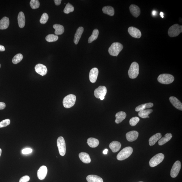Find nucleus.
I'll return each instance as SVG.
<instances>
[{
  "instance_id": "cd10ccee",
  "label": "nucleus",
  "mask_w": 182,
  "mask_h": 182,
  "mask_svg": "<svg viewBox=\"0 0 182 182\" xmlns=\"http://www.w3.org/2000/svg\"><path fill=\"white\" fill-rule=\"evenodd\" d=\"M53 27L55 29L54 33L56 35H61L64 32V26L58 24H55L53 26Z\"/></svg>"
},
{
  "instance_id": "a211bd4d",
  "label": "nucleus",
  "mask_w": 182,
  "mask_h": 182,
  "mask_svg": "<svg viewBox=\"0 0 182 182\" xmlns=\"http://www.w3.org/2000/svg\"><path fill=\"white\" fill-rule=\"evenodd\" d=\"M121 145L119 142L113 141L110 143L109 147L113 153H116L120 149Z\"/></svg>"
},
{
  "instance_id": "5701e85b",
  "label": "nucleus",
  "mask_w": 182,
  "mask_h": 182,
  "mask_svg": "<svg viewBox=\"0 0 182 182\" xmlns=\"http://www.w3.org/2000/svg\"><path fill=\"white\" fill-rule=\"evenodd\" d=\"M10 24L9 18L6 17H3L0 20V29H7Z\"/></svg>"
},
{
  "instance_id": "f704fd0d",
  "label": "nucleus",
  "mask_w": 182,
  "mask_h": 182,
  "mask_svg": "<svg viewBox=\"0 0 182 182\" xmlns=\"http://www.w3.org/2000/svg\"><path fill=\"white\" fill-rule=\"evenodd\" d=\"M74 10V8L71 4H70L69 3H68L66 4L65 8L64 10V13L68 14L70 12H73Z\"/></svg>"
},
{
  "instance_id": "dca6fc26",
  "label": "nucleus",
  "mask_w": 182,
  "mask_h": 182,
  "mask_svg": "<svg viewBox=\"0 0 182 182\" xmlns=\"http://www.w3.org/2000/svg\"><path fill=\"white\" fill-rule=\"evenodd\" d=\"M169 100L172 104L176 108L180 110H182V104L178 99L174 96H171Z\"/></svg>"
},
{
  "instance_id": "4468645a",
  "label": "nucleus",
  "mask_w": 182,
  "mask_h": 182,
  "mask_svg": "<svg viewBox=\"0 0 182 182\" xmlns=\"http://www.w3.org/2000/svg\"><path fill=\"white\" fill-rule=\"evenodd\" d=\"M138 136V132L135 131H129L126 135L127 140L129 142H133L136 140Z\"/></svg>"
},
{
  "instance_id": "b1692460",
  "label": "nucleus",
  "mask_w": 182,
  "mask_h": 182,
  "mask_svg": "<svg viewBox=\"0 0 182 182\" xmlns=\"http://www.w3.org/2000/svg\"><path fill=\"white\" fill-rule=\"evenodd\" d=\"M79 157L83 163L86 164H89L90 163L91 159L90 155L86 153H81L79 154Z\"/></svg>"
},
{
  "instance_id": "7c9ffc66",
  "label": "nucleus",
  "mask_w": 182,
  "mask_h": 182,
  "mask_svg": "<svg viewBox=\"0 0 182 182\" xmlns=\"http://www.w3.org/2000/svg\"><path fill=\"white\" fill-rule=\"evenodd\" d=\"M153 112L152 109H149L139 111L138 115L139 117L142 118H147L149 115Z\"/></svg>"
},
{
  "instance_id": "0eeeda50",
  "label": "nucleus",
  "mask_w": 182,
  "mask_h": 182,
  "mask_svg": "<svg viewBox=\"0 0 182 182\" xmlns=\"http://www.w3.org/2000/svg\"><path fill=\"white\" fill-rule=\"evenodd\" d=\"M164 155L162 153H159L155 155L151 159L149 165L151 167L156 166L162 162L164 159Z\"/></svg>"
},
{
  "instance_id": "a19ab883",
  "label": "nucleus",
  "mask_w": 182,
  "mask_h": 182,
  "mask_svg": "<svg viewBox=\"0 0 182 182\" xmlns=\"http://www.w3.org/2000/svg\"><path fill=\"white\" fill-rule=\"evenodd\" d=\"M30 177L28 175L23 176L19 180V182H27L29 181Z\"/></svg>"
},
{
  "instance_id": "20e7f679",
  "label": "nucleus",
  "mask_w": 182,
  "mask_h": 182,
  "mask_svg": "<svg viewBox=\"0 0 182 182\" xmlns=\"http://www.w3.org/2000/svg\"><path fill=\"white\" fill-rule=\"evenodd\" d=\"M139 68L138 64L137 62H133L128 71L129 77L133 79L136 78L139 74Z\"/></svg>"
},
{
  "instance_id": "2f4dec72",
  "label": "nucleus",
  "mask_w": 182,
  "mask_h": 182,
  "mask_svg": "<svg viewBox=\"0 0 182 182\" xmlns=\"http://www.w3.org/2000/svg\"><path fill=\"white\" fill-rule=\"evenodd\" d=\"M99 31L98 29H94L93 30L92 35L88 38V43H90L94 40H96L98 38Z\"/></svg>"
},
{
  "instance_id": "bb28decb",
  "label": "nucleus",
  "mask_w": 182,
  "mask_h": 182,
  "mask_svg": "<svg viewBox=\"0 0 182 182\" xmlns=\"http://www.w3.org/2000/svg\"><path fill=\"white\" fill-rule=\"evenodd\" d=\"M153 106V103H146V104H141L137 107L135 109V111L137 112H139V111L145 110L146 109L151 108Z\"/></svg>"
},
{
  "instance_id": "423d86ee",
  "label": "nucleus",
  "mask_w": 182,
  "mask_h": 182,
  "mask_svg": "<svg viewBox=\"0 0 182 182\" xmlns=\"http://www.w3.org/2000/svg\"><path fill=\"white\" fill-rule=\"evenodd\" d=\"M182 32V26L178 24H175L170 27L168 31V34L170 37H176Z\"/></svg>"
},
{
  "instance_id": "aec40b11",
  "label": "nucleus",
  "mask_w": 182,
  "mask_h": 182,
  "mask_svg": "<svg viewBox=\"0 0 182 182\" xmlns=\"http://www.w3.org/2000/svg\"><path fill=\"white\" fill-rule=\"evenodd\" d=\"M18 25L20 28H22L24 27L25 23V15L23 12H19L18 16Z\"/></svg>"
},
{
  "instance_id": "f3484780",
  "label": "nucleus",
  "mask_w": 182,
  "mask_h": 182,
  "mask_svg": "<svg viewBox=\"0 0 182 182\" xmlns=\"http://www.w3.org/2000/svg\"><path fill=\"white\" fill-rule=\"evenodd\" d=\"M129 10L132 15L135 17H138L140 15V9L136 5H131L129 7Z\"/></svg>"
},
{
  "instance_id": "f8f14e48",
  "label": "nucleus",
  "mask_w": 182,
  "mask_h": 182,
  "mask_svg": "<svg viewBox=\"0 0 182 182\" xmlns=\"http://www.w3.org/2000/svg\"><path fill=\"white\" fill-rule=\"evenodd\" d=\"M48 170L46 166H42L38 170L37 175L38 179L42 180L45 179L47 174Z\"/></svg>"
},
{
  "instance_id": "72a5a7b5",
  "label": "nucleus",
  "mask_w": 182,
  "mask_h": 182,
  "mask_svg": "<svg viewBox=\"0 0 182 182\" xmlns=\"http://www.w3.org/2000/svg\"><path fill=\"white\" fill-rule=\"evenodd\" d=\"M23 58V56L21 54H18L14 56L12 62L14 64H17L21 62Z\"/></svg>"
},
{
  "instance_id": "a878e982",
  "label": "nucleus",
  "mask_w": 182,
  "mask_h": 182,
  "mask_svg": "<svg viewBox=\"0 0 182 182\" xmlns=\"http://www.w3.org/2000/svg\"><path fill=\"white\" fill-rule=\"evenodd\" d=\"M86 180L88 182H103L102 178L96 175H89L86 177Z\"/></svg>"
},
{
  "instance_id": "a18cd8bd",
  "label": "nucleus",
  "mask_w": 182,
  "mask_h": 182,
  "mask_svg": "<svg viewBox=\"0 0 182 182\" xmlns=\"http://www.w3.org/2000/svg\"><path fill=\"white\" fill-rule=\"evenodd\" d=\"M108 149H106L104 150V151H103V153L105 155L107 154V153H108Z\"/></svg>"
},
{
  "instance_id": "2eb2a0df",
  "label": "nucleus",
  "mask_w": 182,
  "mask_h": 182,
  "mask_svg": "<svg viewBox=\"0 0 182 182\" xmlns=\"http://www.w3.org/2000/svg\"><path fill=\"white\" fill-rule=\"evenodd\" d=\"M99 74L98 69L94 68L91 69L89 74V78L90 81L94 83L96 81Z\"/></svg>"
},
{
  "instance_id": "6ab92c4d",
  "label": "nucleus",
  "mask_w": 182,
  "mask_h": 182,
  "mask_svg": "<svg viewBox=\"0 0 182 182\" xmlns=\"http://www.w3.org/2000/svg\"><path fill=\"white\" fill-rule=\"evenodd\" d=\"M83 31L84 28L82 27H79L77 30L76 33L75 34L74 40V43L76 44H78Z\"/></svg>"
},
{
  "instance_id": "603ef678",
  "label": "nucleus",
  "mask_w": 182,
  "mask_h": 182,
  "mask_svg": "<svg viewBox=\"0 0 182 182\" xmlns=\"http://www.w3.org/2000/svg\"><path fill=\"white\" fill-rule=\"evenodd\" d=\"M143 182L140 181V182Z\"/></svg>"
},
{
  "instance_id": "c9c22d12",
  "label": "nucleus",
  "mask_w": 182,
  "mask_h": 182,
  "mask_svg": "<svg viewBox=\"0 0 182 182\" xmlns=\"http://www.w3.org/2000/svg\"><path fill=\"white\" fill-rule=\"evenodd\" d=\"M30 5L32 9H36L39 7L40 3L38 0H31L30 1Z\"/></svg>"
},
{
  "instance_id": "1a4fd4ad",
  "label": "nucleus",
  "mask_w": 182,
  "mask_h": 182,
  "mask_svg": "<svg viewBox=\"0 0 182 182\" xmlns=\"http://www.w3.org/2000/svg\"><path fill=\"white\" fill-rule=\"evenodd\" d=\"M107 92L106 87L103 86H100L95 90L94 95L95 97L98 99H100L101 100H104L105 96Z\"/></svg>"
},
{
  "instance_id": "8fccbe9b",
  "label": "nucleus",
  "mask_w": 182,
  "mask_h": 182,
  "mask_svg": "<svg viewBox=\"0 0 182 182\" xmlns=\"http://www.w3.org/2000/svg\"><path fill=\"white\" fill-rule=\"evenodd\" d=\"M147 118H149V116H148L147 117Z\"/></svg>"
},
{
  "instance_id": "c85d7f7f",
  "label": "nucleus",
  "mask_w": 182,
  "mask_h": 182,
  "mask_svg": "<svg viewBox=\"0 0 182 182\" xmlns=\"http://www.w3.org/2000/svg\"><path fill=\"white\" fill-rule=\"evenodd\" d=\"M87 143L90 147L95 148L99 145V141L96 139L93 138H90L88 139Z\"/></svg>"
},
{
  "instance_id": "f257e3e1",
  "label": "nucleus",
  "mask_w": 182,
  "mask_h": 182,
  "mask_svg": "<svg viewBox=\"0 0 182 182\" xmlns=\"http://www.w3.org/2000/svg\"><path fill=\"white\" fill-rule=\"evenodd\" d=\"M123 46L118 42L113 43L109 48L108 52L111 55L117 56L123 49Z\"/></svg>"
},
{
  "instance_id": "412c9836",
  "label": "nucleus",
  "mask_w": 182,
  "mask_h": 182,
  "mask_svg": "<svg viewBox=\"0 0 182 182\" xmlns=\"http://www.w3.org/2000/svg\"><path fill=\"white\" fill-rule=\"evenodd\" d=\"M126 113L123 112V111H120V112L117 113L115 115V117H116V120H115V123L117 124H119V123L122 122L126 118Z\"/></svg>"
},
{
  "instance_id": "9d476101",
  "label": "nucleus",
  "mask_w": 182,
  "mask_h": 182,
  "mask_svg": "<svg viewBox=\"0 0 182 182\" xmlns=\"http://www.w3.org/2000/svg\"><path fill=\"white\" fill-rule=\"evenodd\" d=\"M181 168V162L179 161H175L172 167L170 175L172 178L177 177L179 174L180 170Z\"/></svg>"
},
{
  "instance_id": "de8ad7c7",
  "label": "nucleus",
  "mask_w": 182,
  "mask_h": 182,
  "mask_svg": "<svg viewBox=\"0 0 182 182\" xmlns=\"http://www.w3.org/2000/svg\"><path fill=\"white\" fill-rule=\"evenodd\" d=\"M164 14L163 12H161L160 13V16H161V17L162 18H164Z\"/></svg>"
},
{
  "instance_id": "9b49d317",
  "label": "nucleus",
  "mask_w": 182,
  "mask_h": 182,
  "mask_svg": "<svg viewBox=\"0 0 182 182\" xmlns=\"http://www.w3.org/2000/svg\"><path fill=\"white\" fill-rule=\"evenodd\" d=\"M35 70L36 73L42 76L45 75L47 73V69L44 65L41 64H36L35 66Z\"/></svg>"
},
{
  "instance_id": "c03bdc74",
  "label": "nucleus",
  "mask_w": 182,
  "mask_h": 182,
  "mask_svg": "<svg viewBox=\"0 0 182 182\" xmlns=\"http://www.w3.org/2000/svg\"><path fill=\"white\" fill-rule=\"evenodd\" d=\"M5 50V48L4 46L0 44V51H4Z\"/></svg>"
},
{
  "instance_id": "3c124183",
  "label": "nucleus",
  "mask_w": 182,
  "mask_h": 182,
  "mask_svg": "<svg viewBox=\"0 0 182 182\" xmlns=\"http://www.w3.org/2000/svg\"><path fill=\"white\" fill-rule=\"evenodd\" d=\"M1 64H0V68H1Z\"/></svg>"
},
{
  "instance_id": "58836bf2",
  "label": "nucleus",
  "mask_w": 182,
  "mask_h": 182,
  "mask_svg": "<svg viewBox=\"0 0 182 182\" xmlns=\"http://www.w3.org/2000/svg\"><path fill=\"white\" fill-rule=\"evenodd\" d=\"M10 123V120L9 119H6L0 122V128L5 127L8 126Z\"/></svg>"
},
{
  "instance_id": "c756f323",
  "label": "nucleus",
  "mask_w": 182,
  "mask_h": 182,
  "mask_svg": "<svg viewBox=\"0 0 182 182\" xmlns=\"http://www.w3.org/2000/svg\"><path fill=\"white\" fill-rule=\"evenodd\" d=\"M102 11L104 14L110 16H114V9L111 6H105L103 8Z\"/></svg>"
},
{
  "instance_id": "f03ea898",
  "label": "nucleus",
  "mask_w": 182,
  "mask_h": 182,
  "mask_svg": "<svg viewBox=\"0 0 182 182\" xmlns=\"http://www.w3.org/2000/svg\"><path fill=\"white\" fill-rule=\"evenodd\" d=\"M133 152V149L131 147H127L123 149L117 156V159L119 161H122L130 156Z\"/></svg>"
},
{
  "instance_id": "37998d69",
  "label": "nucleus",
  "mask_w": 182,
  "mask_h": 182,
  "mask_svg": "<svg viewBox=\"0 0 182 182\" xmlns=\"http://www.w3.org/2000/svg\"><path fill=\"white\" fill-rule=\"evenodd\" d=\"M56 5H60L61 3V0H55L54 1Z\"/></svg>"
},
{
  "instance_id": "7ed1b4c3",
  "label": "nucleus",
  "mask_w": 182,
  "mask_h": 182,
  "mask_svg": "<svg viewBox=\"0 0 182 182\" xmlns=\"http://www.w3.org/2000/svg\"><path fill=\"white\" fill-rule=\"evenodd\" d=\"M75 95L70 94L66 96L63 101V105L65 108H69L74 106L76 101Z\"/></svg>"
},
{
  "instance_id": "e433bc0d",
  "label": "nucleus",
  "mask_w": 182,
  "mask_h": 182,
  "mask_svg": "<svg viewBox=\"0 0 182 182\" xmlns=\"http://www.w3.org/2000/svg\"><path fill=\"white\" fill-rule=\"evenodd\" d=\"M140 119L137 117H133L129 120V124L131 126H135L139 122Z\"/></svg>"
},
{
  "instance_id": "ddd939ff",
  "label": "nucleus",
  "mask_w": 182,
  "mask_h": 182,
  "mask_svg": "<svg viewBox=\"0 0 182 182\" xmlns=\"http://www.w3.org/2000/svg\"><path fill=\"white\" fill-rule=\"evenodd\" d=\"M128 31L129 34L133 37L140 38L141 37V32L136 28L133 27H129L128 28Z\"/></svg>"
},
{
  "instance_id": "4c0bfd02",
  "label": "nucleus",
  "mask_w": 182,
  "mask_h": 182,
  "mask_svg": "<svg viewBox=\"0 0 182 182\" xmlns=\"http://www.w3.org/2000/svg\"><path fill=\"white\" fill-rule=\"evenodd\" d=\"M49 19V16L46 13H44L42 15L40 19V23L44 24L47 22Z\"/></svg>"
},
{
  "instance_id": "6e6552de",
  "label": "nucleus",
  "mask_w": 182,
  "mask_h": 182,
  "mask_svg": "<svg viewBox=\"0 0 182 182\" xmlns=\"http://www.w3.org/2000/svg\"><path fill=\"white\" fill-rule=\"evenodd\" d=\"M57 143L60 155L64 156L65 155L66 151V142L64 138L61 136L58 137Z\"/></svg>"
},
{
  "instance_id": "393cba45",
  "label": "nucleus",
  "mask_w": 182,
  "mask_h": 182,
  "mask_svg": "<svg viewBox=\"0 0 182 182\" xmlns=\"http://www.w3.org/2000/svg\"><path fill=\"white\" fill-rule=\"evenodd\" d=\"M172 137V135L171 133H167L165 136L160 139L158 141V144L159 145H163L168 142L169 141Z\"/></svg>"
},
{
  "instance_id": "09e8293b",
  "label": "nucleus",
  "mask_w": 182,
  "mask_h": 182,
  "mask_svg": "<svg viewBox=\"0 0 182 182\" xmlns=\"http://www.w3.org/2000/svg\"><path fill=\"white\" fill-rule=\"evenodd\" d=\"M2 153V150L1 148H0V157H1Z\"/></svg>"
},
{
  "instance_id": "79ce46f5",
  "label": "nucleus",
  "mask_w": 182,
  "mask_h": 182,
  "mask_svg": "<svg viewBox=\"0 0 182 182\" xmlns=\"http://www.w3.org/2000/svg\"><path fill=\"white\" fill-rule=\"evenodd\" d=\"M6 107L5 103L3 102H0V110H3L5 109Z\"/></svg>"
},
{
  "instance_id": "39448f33",
  "label": "nucleus",
  "mask_w": 182,
  "mask_h": 182,
  "mask_svg": "<svg viewBox=\"0 0 182 182\" xmlns=\"http://www.w3.org/2000/svg\"><path fill=\"white\" fill-rule=\"evenodd\" d=\"M157 80L161 83L168 84L173 82L174 78L171 74H164L159 75L157 78Z\"/></svg>"
},
{
  "instance_id": "49530a36",
  "label": "nucleus",
  "mask_w": 182,
  "mask_h": 182,
  "mask_svg": "<svg viewBox=\"0 0 182 182\" xmlns=\"http://www.w3.org/2000/svg\"><path fill=\"white\" fill-rule=\"evenodd\" d=\"M157 12L156 11H155V10H153V11L152 12V14L153 16H155L157 14Z\"/></svg>"
},
{
  "instance_id": "ea45409f",
  "label": "nucleus",
  "mask_w": 182,
  "mask_h": 182,
  "mask_svg": "<svg viewBox=\"0 0 182 182\" xmlns=\"http://www.w3.org/2000/svg\"><path fill=\"white\" fill-rule=\"evenodd\" d=\"M32 151V150L30 148H25L22 150V153L23 154L27 155L28 154L31 153Z\"/></svg>"
},
{
  "instance_id": "473e14b6",
  "label": "nucleus",
  "mask_w": 182,
  "mask_h": 182,
  "mask_svg": "<svg viewBox=\"0 0 182 182\" xmlns=\"http://www.w3.org/2000/svg\"><path fill=\"white\" fill-rule=\"evenodd\" d=\"M58 39V36L53 34H50L46 36V40L49 42H54Z\"/></svg>"
},
{
  "instance_id": "4be33fe9",
  "label": "nucleus",
  "mask_w": 182,
  "mask_h": 182,
  "mask_svg": "<svg viewBox=\"0 0 182 182\" xmlns=\"http://www.w3.org/2000/svg\"><path fill=\"white\" fill-rule=\"evenodd\" d=\"M162 135L160 133H157L151 136L149 140V145L151 146L154 145L157 141L161 138Z\"/></svg>"
}]
</instances>
